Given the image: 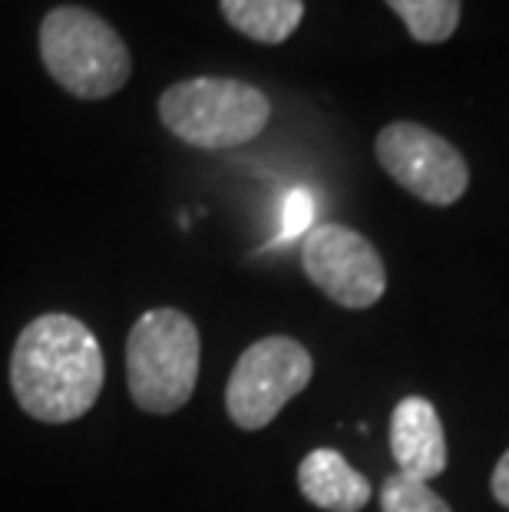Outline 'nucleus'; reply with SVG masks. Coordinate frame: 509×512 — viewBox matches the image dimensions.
<instances>
[{
	"label": "nucleus",
	"mask_w": 509,
	"mask_h": 512,
	"mask_svg": "<svg viewBox=\"0 0 509 512\" xmlns=\"http://www.w3.org/2000/svg\"><path fill=\"white\" fill-rule=\"evenodd\" d=\"M417 43H443L460 27V0H384Z\"/></svg>",
	"instance_id": "9b49d317"
},
{
	"label": "nucleus",
	"mask_w": 509,
	"mask_h": 512,
	"mask_svg": "<svg viewBox=\"0 0 509 512\" xmlns=\"http://www.w3.org/2000/svg\"><path fill=\"white\" fill-rule=\"evenodd\" d=\"M159 119L172 136L196 149L252 143L272 119V103L258 86L229 76H192L159 96Z\"/></svg>",
	"instance_id": "20e7f679"
},
{
	"label": "nucleus",
	"mask_w": 509,
	"mask_h": 512,
	"mask_svg": "<svg viewBox=\"0 0 509 512\" xmlns=\"http://www.w3.org/2000/svg\"><path fill=\"white\" fill-rule=\"evenodd\" d=\"M222 17L235 34L255 43H285L305 17V0H219Z\"/></svg>",
	"instance_id": "9d476101"
},
{
	"label": "nucleus",
	"mask_w": 509,
	"mask_h": 512,
	"mask_svg": "<svg viewBox=\"0 0 509 512\" xmlns=\"http://www.w3.org/2000/svg\"><path fill=\"white\" fill-rule=\"evenodd\" d=\"M202 341L196 321L179 308H153L126 337L129 397L149 417H169L196 394Z\"/></svg>",
	"instance_id": "f03ea898"
},
{
	"label": "nucleus",
	"mask_w": 509,
	"mask_h": 512,
	"mask_svg": "<svg viewBox=\"0 0 509 512\" xmlns=\"http://www.w3.org/2000/svg\"><path fill=\"white\" fill-rule=\"evenodd\" d=\"M314 377V357L295 337L272 334L245 347L225 384V413L238 430H265Z\"/></svg>",
	"instance_id": "39448f33"
},
{
	"label": "nucleus",
	"mask_w": 509,
	"mask_h": 512,
	"mask_svg": "<svg viewBox=\"0 0 509 512\" xmlns=\"http://www.w3.org/2000/svg\"><path fill=\"white\" fill-rule=\"evenodd\" d=\"M40 60L50 80L77 100H110L129 83L133 57L113 24L93 10L63 4L40 20Z\"/></svg>",
	"instance_id": "7ed1b4c3"
},
{
	"label": "nucleus",
	"mask_w": 509,
	"mask_h": 512,
	"mask_svg": "<svg viewBox=\"0 0 509 512\" xmlns=\"http://www.w3.org/2000/svg\"><path fill=\"white\" fill-rule=\"evenodd\" d=\"M311 215H314V202L308 199L305 192H295L288 199V209H285V235H298V232H305L308 222H311Z\"/></svg>",
	"instance_id": "ddd939ff"
},
{
	"label": "nucleus",
	"mask_w": 509,
	"mask_h": 512,
	"mask_svg": "<svg viewBox=\"0 0 509 512\" xmlns=\"http://www.w3.org/2000/svg\"><path fill=\"white\" fill-rule=\"evenodd\" d=\"M298 489L321 512H361L371 503V483L338 450H311L298 466Z\"/></svg>",
	"instance_id": "1a4fd4ad"
},
{
	"label": "nucleus",
	"mask_w": 509,
	"mask_h": 512,
	"mask_svg": "<svg viewBox=\"0 0 509 512\" xmlns=\"http://www.w3.org/2000/svg\"><path fill=\"white\" fill-rule=\"evenodd\" d=\"M490 489H493L496 503H500L503 509H509V450L500 456V463H496L493 479H490Z\"/></svg>",
	"instance_id": "4468645a"
},
{
	"label": "nucleus",
	"mask_w": 509,
	"mask_h": 512,
	"mask_svg": "<svg viewBox=\"0 0 509 512\" xmlns=\"http://www.w3.org/2000/svg\"><path fill=\"white\" fill-rule=\"evenodd\" d=\"M374 152L387 176L427 205H453L470 189V166L460 149L420 123L384 126Z\"/></svg>",
	"instance_id": "423d86ee"
},
{
	"label": "nucleus",
	"mask_w": 509,
	"mask_h": 512,
	"mask_svg": "<svg viewBox=\"0 0 509 512\" xmlns=\"http://www.w3.org/2000/svg\"><path fill=\"white\" fill-rule=\"evenodd\" d=\"M106 384L96 334L73 314H40L17 334L10 351V390L27 417L73 423L86 417Z\"/></svg>",
	"instance_id": "f257e3e1"
},
{
	"label": "nucleus",
	"mask_w": 509,
	"mask_h": 512,
	"mask_svg": "<svg viewBox=\"0 0 509 512\" xmlns=\"http://www.w3.org/2000/svg\"><path fill=\"white\" fill-rule=\"evenodd\" d=\"M381 512H453L430 483L391 473L381 486Z\"/></svg>",
	"instance_id": "f8f14e48"
},
{
	"label": "nucleus",
	"mask_w": 509,
	"mask_h": 512,
	"mask_svg": "<svg viewBox=\"0 0 509 512\" xmlns=\"http://www.w3.org/2000/svg\"><path fill=\"white\" fill-rule=\"evenodd\" d=\"M391 453L397 473L430 483L447 470V433L427 397H404L391 413Z\"/></svg>",
	"instance_id": "6e6552de"
},
{
	"label": "nucleus",
	"mask_w": 509,
	"mask_h": 512,
	"mask_svg": "<svg viewBox=\"0 0 509 512\" xmlns=\"http://www.w3.org/2000/svg\"><path fill=\"white\" fill-rule=\"evenodd\" d=\"M301 265L314 288L348 311L374 308L387 291L384 258L348 225H314L301 245Z\"/></svg>",
	"instance_id": "0eeeda50"
}]
</instances>
